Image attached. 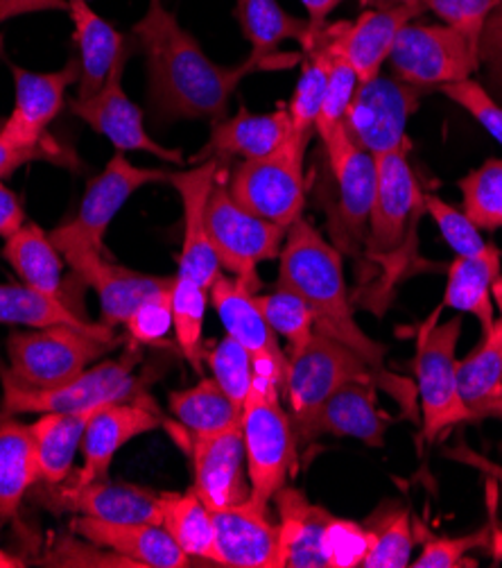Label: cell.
Instances as JSON below:
<instances>
[{
  "instance_id": "cell-1",
  "label": "cell",
  "mask_w": 502,
  "mask_h": 568,
  "mask_svg": "<svg viewBox=\"0 0 502 568\" xmlns=\"http://www.w3.org/2000/svg\"><path fill=\"white\" fill-rule=\"evenodd\" d=\"M134 37L147 62L150 102L158 123H217L227 119L229 100L247 75L301 62V52H278L274 57L249 54L236 67H219L177 17L165 10L163 0H147V12L134 26Z\"/></svg>"
},
{
  "instance_id": "cell-2",
  "label": "cell",
  "mask_w": 502,
  "mask_h": 568,
  "mask_svg": "<svg viewBox=\"0 0 502 568\" xmlns=\"http://www.w3.org/2000/svg\"><path fill=\"white\" fill-rule=\"evenodd\" d=\"M410 148H399L376 159V195L369 217L365 254L380 270L354 302L382 315L397 283L412 270L419 245V220L426 211L423 191L410 165Z\"/></svg>"
},
{
  "instance_id": "cell-3",
  "label": "cell",
  "mask_w": 502,
  "mask_h": 568,
  "mask_svg": "<svg viewBox=\"0 0 502 568\" xmlns=\"http://www.w3.org/2000/svg\"><path fill=\"white\" fill-rule=\"evenodd\" d=\"M278 261L276 286L293 291L310 306L315 331L335 337L373 369L389 374L385 369L387 347L371 339L354 317L340 250L328 245L304 215L288 230Z\"/></svg>"
},
{
  "instance_id": "cell-4",
  "label": "cell",
  "mask_w": 502,
  "mask_h": 568,
  "mask_svg": "<svg viewBox=\"0 0 502 568\" xmlns=\"http://www.w3.org/2000/svg\"><path fill=\"white\" fill-rule=\"evenodd\" d=\"M351 381H373L378 387L392 392L406 410H414V385L373 369L347 345L321 331H315L306 347L288 354V372L281 387L299 442L310 444L319 437L317 422L324 404Z\"/></svg>"
},
{
  "instance_id": "cell-5",
  "label": "cell",
  "mask_w": 502,
  "mask_h": 568,
  "mask_svg": "<svg viewBox=\"0 0 502 568\" xmlns=\"http://www.w3.org/2000/svg\"><path fill=\"white\" fill-rule=\"evenodd\" d=\"M141 354L136 345H130L127 354L119 361H106L86 369L75 381L50 387V389H30L3 378V408L6 415H30V413H75L100 408L109 404H136L154 413V399L145 392V385L134 376Z\"/></svg>"
},
{
  "instance_id": "cell-6",
  "label": "cell",
  "mask_w": 502,
  "mask_h": 568,
  "mask_svg": "<svg viewBox=\"0 0 502 568\" xmlns=\"http://www.w3.org/2000/svg\"><path fill=\"white\" fill-rule=\"evenodd\" d=\"M278 394L281 389L274 381L256 376L240 417L252 498L263 505H269L274 494L286 487L297 465L299 439Z\"/></svg>"
},
{
  "instance_id": "cell-7",
  "label": "cell",
  "mask_w": 502,
  "mask_h": 568,
  "mask_svg": "<svg viewBox=\"0 0 502 568\" xmlns=\"http://www.w3.org/2000/svg\"><path fill=\"white\" fill-rule=\"evenodd\" d=\"M439 311H434L421 326L417 337V394L423 415V437L434 442L441 433L458 424L473 422L471 408L464 404L458 383V343L462 333V320L439 324Z\"/></svg>"
},
{
  "instance_id": "cell-8",
  "label": "cell",
  "mask_w": 502,
  "mask_h": 568,
  "mask_svg": "<svg viewBox=\"0 0 502 568\" xmlns=\"http://www.w3.org/2000/svg\"><path fill=\"white\" fill-rule=\"evenodd\" d=\"M116 343L73 326L19 331L8 337V378L21 387L50 389L75 381Z\"/></svg>"
},
{
  "instance_id": "cell-9",
  "label": "cell",
  "mask_w": 502,
  "mask_h": 568,
  "mask_svg": "<svg viewBox=\"0 0 502 568\" xmlns=\"http://www.w3.org/2000/svg\"><path fill=\"white\" fill-rule=\"evenodd\" d=\"M308 143L310 139L293 132L278 152L243 161L227 180L232 197L258 217L290 230L306 209L304 159Z\"/></svg>"
},
{
  "instance_id": "cell-10",
  "label": "cell",
  "mask_w": 502,
  "mask_h": 568,
  "mask_svg": "<svg viewBox=\"0 0 502 568\" xmlns=\"http://www.w3.org/2000/svg\"><path fill=\"white\" fill-rule=\"evenodd\" d=\"M54 247L69 261L75 276L98 293L102 324L119 326L150 297L173 291L175 276H154L134 272L104 261V252L95 250L69 222L50 234Z\"/></svg>"
},
{
  "instance_id": "cell-11",
  "label": "cell",
  "mask_w": 502,
  "mask_h": 568,
  "mask_svg": "<svg viewBox=\"0 0 502 568\" xmlns=\"http://www.w3.org/2000/svg\"><path fill=\"white\" fill-rule=\"evenodd\" d=\"M204 220L219 265L258 288L256 267L278 256L288 230L240 206L222 178L208 195Z\"/></svg>"
},
{
  "instance_id": "cell-12",
  "label": "cell",
  "mask_w": 502,
  "mask_h": 568,
  "mask_svg": "<svg viewBox=\"0 0 502 568\" xmlns=\"http://www.w3.org/2000/svg\"><path fill=\"white\" fill-rule=\"evenodd\" d=\"M395 78L421 91L469 80L480 69L478 48L451 26L408 23L389 52Z\"/></svg>"
},
{
  "instance_id": "cell-13",
  "label": "cell",
  "mask_w": 502,
  "mask_h": 568,
  "mask_svg": "<svg viewBox=\"0 0 502 568\" xmlns=\"http://www.w3.org/2000/svg\"><path fill=\"white\" fill-rule=\"evenodd\" d=\"M338 202L330 209V232L340 252L360 254L367 245L369 217L376 195V159L360 150L345 125L324 141Z\"/></svg>"
},
{
  "instance_id": "cell-14",
  "label": "cell",
  "mask_w": 502,
  "mask_h": 568,
  "mask_svg": "<svg viewBox=\"0 0 502 568\" xmlns=\"http://www.w3.org/2000/svg\"><path fill=\"white\" fill-rule=\"evenodd\" d=\"M423 93L399 78L378 73L358 84L342 125L349 139L371 156L412 145L406 130Z\"/></svg>"
},
{
  "instance_id": "cell-15",
  "label": "cell",
  "mask_w": 502,
  "mask_h": 568,
  "mask_svg": "<svg viewBox=\"0 0 502 568\" xmlns=\"http://www.w3.org/2000/svg\"><path fill=\"white\" fill-rule=\"evenodd\" d=\"M130 45L121 50L119 60L111 67L104 84L89 98L71 100V111L98 134L109 139L119 152H147L165 163H184L182 150L158 145L143 125V111L130 100L123 89Z\"/></svg>"
},
{
  "instance_id": "cell-16",
  "label": "cell",
  "mask_w": 502,
  "mask_h": 568,
  "mask_svg": "<svg viewBox=\"0 0 502 568\" xmlns=\"http://www.w3.org/2000/svg\"><path fill=\"white\" fill-rule=\"evenodd\" d=\"M256 291L258 288L252 286V283L225 274H219L208 288L211 302L222 324H225L227 335L238 339L247 349L256 376L274 381L278 389H281L288 372V354H284V349L278 347L276 333L263 317L254 300Z\"/></svg>"
},
{
  "instance_id": "cell-17",
  "label": "cell",
  "mask_w": 502,
  "mask_h": 568,
  "mask_svg": "<svg viewBox=\"0 0 502 568\" xmlns=\"http://www.w3.org/2000/svg\"><path fill=\"white\" fill-rule=\"evenodd\" d=\"M80 57L62 71L34 73L12 67L14 75V109L0 130V141L10 148H37L52 139L48 125L58 119L64 106V93L73 82H80Z\"/></svg>"
},
{
  "instance_id": "cell-18",
  "label": "cell",
  "mask_w": 502,
  "mask_h": 568,
  "mask_svg": "<svg viewBox=\"0 0 502 568\" xmlns=\"http://www.w3.org/2000/svg\"><path fill=\"white\" fill-rule=\"evenodd\" d=\"M41 500L54 513H73L111 524H152L163 526L161 494L130 483L98 480L91 485H45Z\"/></svg>"
},
{
  "instance_id": "cell-19",
  "label": "cell",
  "mask_w": 502,
  "mask_h": 568,
  "mask_svg": "<svg viewBox=\"0 0 502 568\" xmlns=\"http://www.w3.org/2000/svg\"><path fill=\"white\" fill-rule=\"evenodd\" d=\"M225 165L227 161L222 159H206L202 163H195V168L191 170L171 173V180H167L180 193L184 206V243L177 274L197 281L206 291L219 276L222 265L208 241L204 213L215 182L225 173Z\"/></svg>"
},
{
  "instance_id": "cell-20",
  "label": "cell",
  "mask_w": 502,
  "mask_h": 568,
  "mask_svg": "<svg viewBox=\"0 0 502 568\" xmlns=\"http://www.w3.org/2000/svg\"><path fill=\"white\" fill-rule=\"evenodd\" d=\"M195 491L213 509H225L252 498L245 442L240 426L191 437Z\"/></svg>"
},
{
  "instance_id": "cell-21",
  "label": "cell",
  "mask_w": 502,
  "mask_h": 568,
  "mask_svg": "<svg viewBox=\"0 0 502 568\" xmlns=\"http://www.w3.org/2000/svg\"><path fill=\"white\" fill-rule=\"evenodd\" d=\"M215 541L222 566L234 568H284L281 528L267 515V505L256 498L213 509Z\"/></svg>"
},
{
  "instance_id": "cell-22",
  "label": "cell",
  "mask_w": 502,
  "mask_h": 568,
  "mask_svg": "<svg viewBox=\"0 0 502 568\" xmlns=\"http://www.w3.org/2000/svg\"><path fill=\"white\" fill-rule=\"evenodd\" d=\"M171 173L161 168H139L123 152L111 156L102 173L89 182L80 211L69 224L80 232L95 250L104 252V234L130 197L150 184L167 182Z\"/></svg>"
},
{
  "instance_id": "cell-23",
  "label": "cell",
  "mask_w": 502,
  "mask_h": 568,
  "mask_svg": "<svg viewBox=\"0 0 502 568\" xmlns=\"http://www.w3.org/2000/svg\"><path fill=\"white\" fill-rule=\"evenodd\" d=\"M423 12L421 3L382 0V3L362 12L356 21H338V45L360 82L380 73L399 32Z\"/></svg>"
},
{
  "instance_id": "cell-24",
  "label": "cell",
  "mask_w": 502,
  "mask_h": 568,
  "mask_svg": "<svg viewBox=\"0 0 502 568\" xmlns=\"http://www.w3.org/2000/svg\"><path fill=\"white\" fill-rule=\"evenodd\" d=\"M161 413H154L136 404H109L102 406L89 422L82 439L84 465L71 480L82 487L104 480L116 453L134 437L152 433L161 426Z\"/></svg>"
},
{
  "instance_id": "cell-25",
  "label": "cell",
  "mask_w": 502,
  "mask_h": 568,
  "mask_svg": "<svg viewBox=\"0 0 502 568\" xmlns=\"http://www.w3.org/2000/svg\"><path fill=\"white\" fill-rule=\"evenodd\" d=\"M293 136V121L288 106H278L269 113H252L240 109L236 116L213 123L206 145L193 156V163L206 159L232 161L234 156L263 159L281 150Z\"/></svg>"
},
{
  "instance_id": "cell-26",
  "label": "cell",
  "mask_w": 502,
  "mask_h": 568,
  "mask_svg": "<svg viewBox=\"0 0 502 568\" xmlns=\"http://www.w3.org/2000/svg\"><path fill=\"white\" fill-rule=\"evenodd\" d=\"M281 528L284 568H330V526L335 517L299 489L281 487L274 498Z\"/></svg>"
},
{
  "instance_id": "cell-27",
  "label": "cell",
  "mask_w": 502,
  "mask_h": 568,
  "mask_svg": "<svg viewBox=\"0 0 502 568\" xmlns=\"http://www.w3.org/2000/svg\"><path fill=\"white\" fill-rule=\"evenodd\" d=\"M71 532L95 546L114 550L132 559L139 568H186L191 557L163 526L152 524H111L91 517L71 521Z\"/></svg>"
},
{
  "instance_id": "cell-28",
  "label": "cell",
  "mask_w": 502,
  "mask_h": 568,
  "mask_svg": "<svg viewBox=\"0 0 502 568\" xmlns=\"http://www.w3.org/2000/svg\"><path fill=\"white\" fill-rule=\"evenodd\" d=\"M373 381H351L335 392L319 413V435L354 437L369 446H382L392 417L380 410Z\"/></svg>"
},
{
  "instance_id": "cell-29",
  "label": "cell",
  "mask_w": 502,
  "mask_h": 568,
  "mask_svg": "<svg viewBox=\"0 0 502 568\" xmlns=\"http://www.w3.org/2000/svg\"><path fill=\"white\" fill-rule=\"evenodd\" d=\"M39 483V460L30 424L0 413V526L14 519L25 494Z\"/></svg>"
},
{
  "instance_id": "cell-30",
  "label": "cell",
  "mask_w": 502,
  "mask_h": 568,
  "mask_svg": "<svg viewBox=\"0 0 502 568\" xmlns=\"http://www.w3.org/2000/svg\"><path fill=\"white\" fill-rule=\"evenodd\" d=\"M335 23L321 28H308L299 39L301 43V75L295 87V95L288 104L293 121V132L297 136L310 139L315 134V123L324 104L328 73H330V54H332Z\"/></svg>"
},
{
  "instance_id": "cell-31",
  "label": "cell",
  "mask_w": 502,
  "mask_h": 568,
  "mask_svg": "<svg viewBox=\"0 0 502 568\" xmlns=\"http://www.w3.org/2000/svg\"><path fill=\"white\" fill-rule=\"evenodd\" d=\"M502 254L495 245H491L480 256H458L449 270V281H445L443 306L453 311L473 315L482 331L489 333L495 324V300H493V283L500 276Z\"/></svg>"
},
{
  "instance_id": "cell-32",
  "label": "cell",
  "mask_w": 502,
  "mask_h": 568,
  "mask_svg": "<svg viewBox=\"0 0 502 568\" xmlns=\"http://www.w3.org/2000/svg\"><path fill=\"white\" fill-rule=\"evenodd\" d=\"M100 408L75 410V413H43L34 424H30L34 446H37L41 483L45 485L66 483L78 450L82 448L86 426Z\"/></svg>"
},
{
  "instance_id": "cell-33",
  "label": "cell",
  "mask_w": 502,
  "mask_h": 568,
  "mask_svg": "<svg viewBox=\"0 0 502 568\" xmlns=\"http://www.w3.org/2000/svg\"><path fill=\"white\" fill-rule=\"evenodd\" d=\"M0 324L10 326H30V328H50V326H73L89 331L106 343H119L114 328L106 324H91L80 317L62 297L41 293L25 283H10L0 286Z\"/></svg>"
},
{
  "instance_id": "cell-34",
  "label": "cell",
  "mask_w": 502,
  "mask_h": 568,
  "mask_svg": "<svg viewBox=\"0 0 502 568\" xmlns=\"http://www.w3.org/2000/svg\"><path fill=\"white\" fill-rule=\"evenodd\" d=\"M69 12L75 26V43L80 48L82 67L78 98H89L104 84L127 41L89 6V0H69Z\"/></svg>"
},
{
  "instance_id": "cell-35",
  "label": "cell",
  "mask_w": 502,
  "mask_h": 568,
  "mask_svg": "<svg viewBox=\"0 0 502 568\" xmlns=\"http://www.w3.org/2000/svg\"><path fill=\"white\" fill-rule=\"evenodd\" d=\"M3 258L21 276L25 286L64 300L62 254L39 224L25 222L17 234L6 239Z\"/></svg>"
},
{
  "instance_id": "cell-36",
  "label": "cell",
  "mask_w": 502,
  "mask_h": 568,
  "mask_svg": "<svg viewBox=\"0 0 502 568\" xmlns=\"http://www.w3.org/2000/svg\"><path fill=\"white\" fill-rule=\"evenodd\" d=\"M161 509L163 528L171 532L191 559L197 557L222 566L213 513L195 489L186 494H161Z\"/></svg>"
},
{
  "instance_id": "cell-37",
  "label": "cell",
  "mask_w": 502,
  "mask_h": 568,
  "mask_svg": "<svg viewBox=\"0 0 502 568\" xmlns=\"http://www.w3.org/2000/svg\"><path fill=\"white\" fill-rule=\"evenodd\" d=\"M173 417L191 435H211L240 426L243 408H238L217 385L215 378H204L191 389L167 396Z\"/></svg>"
},
{
  "instance_id": "cell-38",
  "label": "cell",
  "mask_w": 502,
  "mask_h": 568,
  "mask_svg": "<svg viewBox=\"0 0 502 568\" xmlns=\"http://www.w3.org/2000/svg\"><path fill=\"white\" fill-rule=\"evenodd\" d=\"M236 19L252 57H274L284 41H299L308 30V19L286 12L278 0H236Z\"/></svg>"
},
{
  "instance_id": "cell-39",
  "label": "cell",
  "mask_w": 502,
  "mask_h": 568,
  "mask_svg": "<svg viewBox=\"0 0 502 568\" xmlns=\"http://www.w3.org/2000/svg\"><path fill=\"white\" fill-rule=\"evenodd\" d=\"M493 300L500 320L493 324L480 347L464 361H458V383L464 404L473 408L502 381V274L493 283Z\"/></svg>"
},
{
  "instance_id": "cell-40",
  "label": "cell",
  "mask_w": 502,
  "mask_h": 568,
  "mask_svg": "<svg viewBox=\"0 0 502 568\" xmlns=\"http://www.w3.org/2000/svg\"><path fill=\"white\" fill-rule=\"evenodd\" d=\"M206 288L199 286L197 281L175 274L173 286V326L177 333V343L184 358L191 367L202 374L204 363V343H202V328L206 315Z\"/></svg>"
},
{
  "instance_id": "cell-41",
  "label": "cell",
  "mask_w": 502,
  "mask_h": 568,
  "mask_svg": "<svg viewBox=\"0 0 502 568\" xmlns=\"http://www.w3.org/2000/svg\"><path fill=\"white\" fill-rule=\"evenodd\" d=\"M462 211L484 232L502 230V159H489L460 180Z\"/></svg>"
},
{
  "instance_id": "cell-42",
  "label": "cell",
  "mask_w": 502,
  "mask_h": 568,
  "mask_svg": "<svg viewBox=\"0 0 502 568\" xmlns=\"http://www.w3.org/2000/svg\"><path fill=\"white\" fill-rule=\"evenodd\" d=\"M254 300L272 331L288 339V354H295L301 347H306V343L315 333V315L299 295L276 286L274 293L254 295Z\"/></svg>"
},
{
  "instance_id": "cell-43",
  "label": "cell",
  "mask_w": 502,
  "mask_h": 568,
  "mask_svg": "<svg viewBox=\"0 0 502 568\" xmlns=\"http://www.w3.org/2000/svg\"><path fill=\"white\" fill-rule=\"evenodd\" d=\"M360 80L354 71V67L347 62V57L342 54L338 45V23H335V39H332V54H330V73H328V84H326V95L324 104L315 123L317 136L328 141L335 132H338L345 123L347 109L354 100V93L358 89Z\"/></svg>"
},
{
  "instance_id": "cell-44",
  "label": "cell",
  "mask_w": 502,
  "mask_h": 568,
  "mask_svg": "<svg viewBox=\"0 0 502 568\" xmlns=\"http://www.w3.org/2000/svg\"><path fill=\"white\" fill-rule=\"evenodd\" d=\"M204 358L217 385L225 389V394L238 408H243L256 378L254 363L247 349L238 343V339L227 335L219 339L215 349L204 352Z\"/></svg>"
},
{
  "instance_id": "cell-45",
  "label": "cell",
  "mask_w": 502,
  "mask_h": 568,
  "mask_svg": "<svg viewBox=\"0 0 502 568\" xmlns=\"http://www.w3.org/2000/svg\"><path fill=\"white\" fill-rule=\"evenodd\" d=\"M423 206L426 213H430V217L437 222L443 241L449 243L458 256H480L491 247V243L482 239L480 230L467 217V213L443 202L439 195L426 193Z\"/></svg>"
},
{
  "instance_id": "cell-46",
  "label": "cell",
  "mask_w": 502,
  "mask_h": 568,
  "mask_svg": "<svg viewBox=\"0 0 502 568\" xmlns=\"http://www.w3.org/2000/svg\"><path fill=\"white\" fill-rule=\"evenodd\" d=\"M412 526L408 513L395 515L378 530H371V544L362 568H406L412 561Z\"/></svg>"
},
{
  "instance_id": "cell-47",
  "label": "cell",
  "mask_w": 502,
  "mask_h": 568,
  "mask_svg": "<svg viewBox=\"0 0 502 568\" xmlns=\"http://www.w3.org/2000/svg\"><path fill=\"white\" fill-rule=\"evenodd\" d=\"M500 3L502 0H421L426 12L462 32L478 50L484 23Z\"/></svg>"
},
{
  "instance_id": "cell-48",
  "label": "cell",
  "mask_w": 502,
  "mask_h": 568,
  "mask_svg": "<svg viewBox=\"0 0 502 568\" xmlns=\"http://www.w3.org/2000/svg\"><path fill=\"white\" fill-rule=\"evenodd\" d=\"M439 93L467 109L471 116L502 145V104L480 82L469 78L462 82L443 84L439 87Z\"/></svg>"
},
{
  "instance_id": "cell-49",
  "label": "cell",
  "mask_w": 502,
  "mask_h": 568,
  "mask_svg": "<svg viewBox=\"0 0 502 568\" xmlns=\"http://www.w3.org/2000/svg\"><path fill=\"white\" fill-rule=\"evenodd\" d=\"M132 345L156 347L161 345L167 331L173 328V291L161 293L143 302L125 322Z\"/></svg>"
},
{
  "instance_id": "cell-50",
  "label": "cell",
  "mask_w": 502,
  "mask_h": 568,
  "mask_svg": "<svg viewBox=\"0 0 502 568\" xmlns=\"http://www.w3.org/2000/svg\"><path fill=\"white\" fill-rule=\"evenodd\" d=\"M43 566H109V568H139L132 559L95 546L86 539L75 541L71 537L60 539L50 548V552L41 559Z\"/></svg>"
},
{
  "instance_id": "cell-51",
  "label": "cell",
  "mask_w": 502,
  "mask_h": 568,
  "mask_svg": "<svg viewBox=\"0 0 502 568\" xmlns=\"http://www.w3.org/2000/svg\"><path fill=\"white\" fill-rule=\"evenodd\" d=\"M491 530H480L467 537H445V539H430L421 555L410 561L414 568H458V566H475L473 559H467L469 550L489 546Z\"/></svg>"
},
{
  "instance_id": "cell-52",
  "label": "cell",
  "mask_w": 502,
  "mask_h": 568,
  "mask_svg": "<svg viewBox=\"0 0 502 568\" xmlns=\"http://www.w3.org/2000/svg\"><path fill=\"white\" fill-rule=\"evenodd\" d=\"M30 161H50L73 170L80 168V159L75 156V152L64 148L54 136L37 148H10L0 141V180L14 175L19 168Z\"/></svg>"
},
{
  "instance_id": "cell-53",
  "label": "cell",
  "mask_w": 502,
  "mask_h": 568,
  "mask_svg": "<svg viewBox=\"0 0 502 568\" xmlns=\"http://www.w3.org/2000/svg\"><path fill=\"white\" fill-rule=\"evenodd\" d=\"M328 544H330V568L360 566L371 544V530H365L358 524L335 517L330 526Z\"/></svg>"
},
{
  "instance_id": "cell-54",
  "label": "cell",
  "mask_w": 502,
  "mask_h": 568,
  "mask_svg": "<svg viewBox=\"0 0 502 568\" xmlns=\"http://www.w3.org/2000/svg\"><path fill=\"white\" fill-rule=\"evenodd\" d=\"M480 69L486 73L489 93L502 98V3L493 10L489 21L484 23L480 37Z\"/></svg>"
},
{
  "instance_id": "cell-55",
  "label": "cell",
  "mask_w": 502,
  "mask_h": 568,
  "mask_svg": "<svg viewBox=\"0 0 502 568\" xmlns=\"http://www.w3.org/2000/svg\"><path fill=\"white\" fill-rule=\"evenodd\" d=\"M37 12H69V0H0V23Z\"/></svg>"
},
{
  "instance_id": "cell-56",
  "label": "cell",
  "mask_w": 502,
  "mask_h": 568,
  "mask_svg": "<svg viewBox=\"0 0 502 568\" xmlns=\"http://www.w3.org/2000/svg\"><path fill=\"white\" fill-rule=\"evenodd\" d=\"M25 224V211L17 193L0 184V236L10 239Z\"/></svg>"
},
{
  "instance_id": "cell-57",
  "label": "cell",
  "mask_w": 502,
  "mask_h": 568,
  "mask_svg": "<svg viewBox=\"0 0 502 568\" xmlns=\"http://www.w3.org/2000/svg\"><path fill=\"white\" fill-rule=\"evenodd\" d=\"M308 12V28H321L328 23L330 12L338 8L342 0H299Z\"/></svg>"
},
{
  "instance_id": "cell-58",
  "label": "cell",
  "mask_w": 502,
  "mask_h": 568,
  "mask_svg": "<svg viewBox=\"0 0 502 568\" xmlns=\"http://www.w3.org/2000/svg\"><path fill=\"white\" fill-rule=\"evenodd\" d=\"M475 419H502V381L473 408Z\"/></svg>"
},
{
  "instance_id": "cell-59",
  "label": "cell",
  "mask_w": 502,
  "mask_h": 568,
  "mask_svg": "<svg viewBox=\"0 0 502 568\" xmlns=\"http://www.w3.org/2000/svg\"><path fill=\"white\" fill-rule=\"evenodd\" d=\"M489 548H491V555L495 561H502V528L498 530H491V537H489Z\"/></svg>"
},
{
  "instance_id": "cell-60",
  "label": "cell",
  "mask_w": 502,
  "mask_h": 568,
  "mask_svg": "<svg viewBox=\"0 0 502 568\" xmlns=\"http://www.w3.org/2000/svg\"><path fill=\"white\" fill-rule=\"evenodd\" d=\"M23 566H25L23 559H19V557H14V555H10V552L0 548V568H23Z\"/></svg>"
},
{
  "instance_id": "cell-61",
  "label": "cell",
  "mask_w": 502,
  "mask_h": 568,
  "mask_svg": "<svg viewBox=\"0 0 502 568\" xmlns=\"http://www.w3.org/2000/svg\"><path fill=\"white\" fill-rule=\"evenodd\" d=\"M362 6H378V3H382V0H360Z\"/></svg>"
},
{
  "instance_id": "cell-62",
  "label": "cell",
  "mask_w": 502,
  "mask_h": 568,
  "mask_svg": "<svg viewBox=\"0 0 502 568\" xmlns=\"http://www.w3.org/2000/svg\"><path fill=\"white\" fill-rule=\"evenodd\" d=\"M395 3H421V0H395Z\"/></svg>"
},
{
  "instance_id": "cell-63",
  "label": "cell",
  "mask_w": 502,
  "mask_h": 568,
  "mask_svg": "<svg viewBox=\"0 0 502 568\" xmlns=\"http://www.w3.org/2000/svg\"><path fill=\"white\" fill-rule=\"evenodd\" d=\"M6 372H8V367H6V365H3V358H0V376H3V374H6Z\"/></svg>"
},
{
  "instance_id": "cell-64",
  "label": "cell",
  "mask_w": 502,
  "mask_h": 568,
  "mask_svg": "<svg viewBox=\"0 0 502 568\" xmlns=\"http://www.w3.org/2000/svg\"><path fill=\"white\" fill-rule=\"evenodd\" d=\"M3 125H6V121H3V119H0V130H3Z\"/></svg>"
}]
</instances>
